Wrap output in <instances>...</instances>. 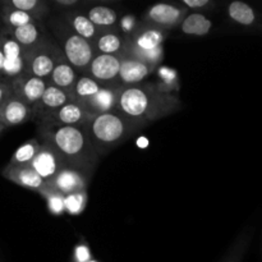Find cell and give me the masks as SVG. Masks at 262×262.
Segmentation results:
<instances>
[{
    "label": "cell",
    "mask_w": 262,
    "mask_h": 262,
    "mask_svg": "<svg viewBox=\"0 0 262 262\" xmlns=\"http://www.w3.org/2000/svg\"><path fill=\"white\" fill-rule=\"evenodd\" d=\"M182 107L183 102L177 94L166 91L154 82H142L122 89L115 110L147 127L156 120L179 112Z\"/></svg>",
    "instance_id": "1"
},
{
    "label": "cell",
    "mask_w": 262,
    "mask_h": 262,
    "mask_svg": "<svg viewBox=\"0 0 262 262\" xmlns=\"http://www.w3.org/2000/svg\"><path fill=\"white\" fill-rule=\"evenodd\" d=\"M36 132L38 140L53 146L68 166L94 174L100 155L95 150L86 128L41 123L36 127Z\"/></svg>",
    "instance_id": "2"
},
{
    "label": "cell",
    "mask_w": 262,
    "mask_h": 262,
    "mask_svg": "<svg viewBox=\"0 0 262 262\" xmlns=\"http://www.w3.org/2000/svg\"><path fill=\"white\" fill-rule=\"evenodd\" d=\"M84 128L95 150L101 158L123 145L136 133L143 129L145 125L129 119L118 110H113L105 114L95 115Z\"/></svg>",
    "instance_id": "3"
},
{
    "label": "cell",
    "mask_w": 262,
    "mask_h": 262,
    "mask_svg": "<svg viewBox=\"0 0 262 262\" xmlns=\"http://www.w3.org/2000/svg\"><path fill=\"white\" fill-rule=\"evenodd\" d=\"M48 28L69 63L79 73H83L96 55L94 43L74 32L60 15L51 17L48 22Z\"/></svg>",
    "instance_id": "4"
},
{
    "label": "cell",
    "mask_w": 262,
    "mask_h": 262,
    "mask_svg": "<svg viewBox=\"0 0 262 262\" xmlns=\"http://www.w3.org/2000/svg\"><path fill=\"white\" fill-rule=\"evenodd\" d=\"M169 31L142 22L127 37V46L123 55H129L143 63L158 67L164 59V41Z\"/></svg>",
    "instance_id": "5"
},
{
    "label": "cell",
    "mask_w": 262,
    "mask_h": 262,
    "mask_svg": "<svg viewBox=\"0 0 262 262\" xmlns=\"http://www.w3.org/2000/svg\"><path fill=\"white\" fill-rule=\"evenodd\" d=\"M0 45L5 55L4 79H13L28 74V51L19 45L7 27L0 28Z\"/></svg>",
    "instance_id": "6"
},
{
    "label": "cell",
    "mask_w": 262,
    "mask_h": 262,
    "mask_svg": "<svg viewBox=\"0 0 262 262\" xmlns=\"http://www.w3.org/2000/svg\"><path fill=\"white\" fill-rule=\"evenodd\" d=\"M61 54L53 37L28 51V74L49 81L56 60Z\"/></svg>",
    "instance_id": "7"
},
{
    "label": "cell",
    "mask_w": 262,
    "mask_h": 262,
    "mask_svg": "<svg viewBox=\"0 0 262 262\" xmlns=\"http://www.w3.org/2000/svg\"><path fill=\"white\" fill-rule=\"evenodd\" d=\"M187 8L182 4H169V3H159L147 9L143 22L160 27L163 30L181 27L187 17Z\"/></svg>",
    "instance_id": "8"
},
{
    "label": "cell",
    "mask_w": 262,
    "mask_h": 262,
    "mask_svg": "<svg viewBox=\"0 0 262 262\" xmlns=\"http://www.w3.org/2000/svg\"><path fill=\"white\" fill-rule=\"evenodd\" d=\"M31 166L40 174L46 183H50L63 169L68 168V164L53 146L46 142H41L40 150L33 159Z\"/></svg>",
    "instance_id": "9"
},
{
    "label": "cell",
    "mask_w": 262,
    "mask_h": 262,
    "mask_svg": "<svg viewBox=\"0 0 262 262\" xmlns=\"http://www.w3.org/2000/svg\"><path fill=\"white\" fill-rule=\"evenodd\" d=\"M120 61L122 56L96 54L83 73L102 86H115V81L120 71Z\"/></svg>",
    "instance_id": "10"
},
{
    "label": "cell",
    "mask_w": 262,
    "mask_h": 262,
    "mask_svg": "<svg viewBox=\"0 0 262 262\" xmlns=\"http://www.w3.org/2000/svg\"><path fill=\"white\" fill-rule=\"evenodd\" d=\"M155 66L143 63V61L138 60L133 56L122 55L120 71L119 74H118L117 81H115V86L124 89V87L142 83L150 74L155 72Z\"/></svg>",
    "instance_id": "11"
},
{
    "label": "cell",
    "mask_w": 262,
    "mask_h": 262,
    "mask_svg": "<svg viewBox=\"0 0 262 262\" xmlns=\"http://www.w3.org/2000/svg\"><path fill=\"white\" fill-rule=\"evenodd\" d=\"M71 101H73V100H72L69 92L49 83L40 101L33 107V113H35L33 114V122L36 124L45 122L53 113H55L56 110H59Z\"/></svg>",
    "instance_id": "12"
},
{
    "label": "cell",
    "mask_w": 262,
    "mask_h": 262,
    "mask_svg": "<svg viewBox=\"0 0 262 262\" xmlns=\"http://www.w3.org/2000/svg\"><path fill=\"white\" fill-rule=\"evenodd\" d=\"M10 84H12L13 94L15 97L25 101L30 106L35 107L42 97L46 87L49 86V82L32 74H25V76L13 79Z\"/></svg>",
    "instance_id": "13"
},
{
    "label": "cell",
    "mask_w": 262,
    "mask_h": 262,
    "mask_svg": "<svg viewBox=\"0 0 262 262\" xmlns=\"http://www.w3.org/2000/svg\"><path fill=\"white\" fill-rule=\"evenodd\" d=\"M91 178V173L68 166V168L63 169L54 181L48 183V186L67 196V194L74 193V192L87 191V186H89Z\"/></svg>",
    "instance_id": "14"
},
{
    "label": "cell",
    "mask_w": 262,
    "mask_h": 262,
    "mask_svg": "<svg viewBox=\"0 0 262 262\" xmlns=\"http://www.w3.org/2000/svg\"><path fill=\"white\" fill-rule=\"evenodd\" d=\"M2 176L17 186L37 192L38 194L48 186V183L31 165H9L7 164L3 168Z\"/></svg>",
    "instance_id": "15"
},
{
    "label": "cell",
    "mask_w": 262,
    "mask_h": 262,
    "mask_svg": "<svg viewBox=\"0 0 262 262\" xmlns=\"http://www.w3.org/2000/svg\"><path fill=\"white\" fill-rule=\"evenodd\" d=\"M8 30L15 38V41L27 51L32 50L36 46L41 45L46 40L53 37L49 32L48 26L41 20H36V22L18 28H8Z\"/></svg>",
    "instance_id": "16"
},
{
    "label": "cell",
    "mask_w": 262,
    "mask_h": 262,
    "mask_svg": "<svg viewBox=\"0 0 262 262\" xmlns=\"http://www.w3.org/2000/svg\"><path fill=\"white\" fill-rule=\"evenodd\" d=\"M33 107L14 95L0 105V120L7 128L25 124L30 120L33 122Z\"/></svg>",
    "instance_id": "17"
},
{
    "label": "cell",
    "mask_w": 262,
    "mask_h": 262,
    "mask_svg": "<svg viewBox=\"0 0 262 262\" xmlns=\"http://www.w3.org/2000/svg\"><path fill=\"white\" fill-rule=\"evenodd\" d=\"M94 117L95 115H92L89 110L84 109L79 102L71 101L67 105H64L63 107H60L59 110H56L55 113H53V114L42 123L84 127V125H86Z\"/></svg>",
    "instance_id": "18"
},
{
    "label": "cell",
    "mask_w": 262,
    "mask_h": 262,
    "mask_svg": "<svg viewBox=\"0 0 262 262\" xmlns=\"http://www.w3.org/2000/svg\"><path fill=\"white\" fill-rule=\"evenodd\" d=\"M122 87L118 86H104L97 94L91 96L90 99L79 101V104L89 110L92 115L105 114L115 110L119 100Z\"/></svg>",
    "instance_id": "19"
},
{
    "label": "cell",
    "mask_w": 262,
    "mask_h": 262,
    "mask_svg": "<svg viewBox=\"0 0 262 262\" xmlns=\"http://www.w3.org/2000/svg\"><path fill=\"white\" fill-rule=\"evenodd\" d=\"M127 46V37L122 31L115 28L100 30L96 40L94 41V48L96 54H107V55L122 56Z\"/></svg>",
    "instance_id": "20"
},
{
    "label": "cell",
    "mask_w": 262,
    "mask_h": 262,
    "mask_svg": "<svg viewBox=\"0 0 262 262\" xmlns=\"http://www.w3.org/2000/svg\"><path fill=\"white\" fill-rule=\"evenodd\" d=\"M79 72L69 63L68 59L66 58V55L61 51L48 82L53 84V86L58 87V89H61L72 94V90H73L74 84H76Z\"/></svg>",
    "instance_id": "21"
},
{
    "label": "cell",
    "mask_w": 262,
    "mask_h": 262,
    "mask_svg": "<svg viewBox=\"0 0 262 262\" xmlns=\"http://www.w3.org/2000/svg\"><path fill=\"white\" fill-rule=\"evenodd\" d=\"M59 15L68 23L69 27H71L74 32L78 33V35L81 36V37H83L84 40L94 43L97 35L100 33V30L91 22V19L86 15V13L81 12L79 9H76L71 10V12L60 13Z\"/></svg>",
    "instance_id": "22"
},
{
    "label": "cell",
    "mask_w": 262,
    "mask_h": 262,
    "mask_svg": "<svg viewBox=\"0 0 262 262\" xmlns=\"http://www.w3.org/2000/svg\"><path fill=\"white\" fill-rule=\"evenodd\" d=\"M0 3L7 7L22 10L41 22H43L51 12L50 3L46 0H0Z\"/></svg>",
    "instance_id": "23"
},
{
    "label": "cell",
    "mask_w": 262,
    "mask_h": 262,
    "mask_svg": "<svg viewBox=\"0 0 262 262\" xmlns=\"http://www.w3.org/2000/svg\"><path fill=\"white\" fill-rule=\"evenodd\" d=\"M84 13L99 30L117 27L118 15L113 8L106 7V5H94L84 10Z\"/></svg>",
    "instance_id": "24"
},
{
    "label": "cell",
    "mask_w": 262,
    "mask_h": 262,
    "mask_svg": "<svg viewBox=\"0 0 262 262\" xmlns=\"http://www.w3.org/2000/svg\"><path fill=\"white\" fill-rule=\"evenodd\" d=\"M212 22L202 13H192L187 15L181 25V31L189 36H205L211 31Z\"/></svg>",
    "instance_id": "25"
},
{
    "label": "cell",
    "mask_w": 262,
    "mask_h": 262,
    "mask_svg": "<svg viewBox=\"0 0 262 262\" xmlns=\"http://www.w3.org/2000/svg\"><path fill=\"white\" fill-rule=\"evenodd\" d=\"M102 87H104L102 84H100L99 82L95 81L90 76L84 73H79L76 84H74L73 90H72V100L76 102L83 101V100L90 99L95 94H97Z\"/></svg>",
    "instance_id": "26"
},
{
    "label": "cell",
    "mask_w": 262,
    "mask_h": 262,
    "mask_svg": "<svg viewBox=\"0 0 262 262\" xmlns=\"http://www.w3.org/2000/svg\"><path fill=\"white\" fill-rule=\"evenodd\" d=\"M0 19H2L3 27L7 28H18L37 20L32 15L27 14L22 10L7 7L2 3H0Z\"/></svg>",
    "instance_id": "27"
},
{
    "label": "cell",
    "mask_w": 262,
    "mask_h": 262,
    "mask_svg": "<svg viewBox=\"0 0 262 262\" xmlns=\"http://www.w3.org/2000/svg\"><path fill=\"white\" fill-rule=\"evenodd\" d=\"M40 146L41 142L37 137L26 141L14 151L8 164L9 165H31L40 150Z\"/></svg>",
    "instance_id": "28"
},
{
    "label": "cell",
    "mask_w": 262,
    "mask_h": 262,
    "mask_svg": "<svg viewBox=\"0 0 262 262\" xmlns=\"http://www.w3.org/2000/svg\"><path fill=\"white\" fill-rule=\"evenodd\" d=\"M228 15L233 22L241 26L253 25L256 19L255 10L243 2H233L228 5Z\"/></svg>",
    "instance_id": "29"
},
{
    "label": "cell",
    "mask_w": 262,
    "mask_h": 262,
    "mask_svg": "<svg viewBox=\"0 0 262 262\" xmlns=\"http://www.w3.org/2000/svg\"><path fill=\"white\" fill-rule=\"evenodd\" d=\"M40 196L48 204V210L51 215H54V216H60V215L66 214V205H64V197L66 196L61 194L60 192L46 186L43 188V191L40 193Z\"/></svg>",
    "instance_id": "30"
},
{
    "label": "cell",
    "mask_w": 262,
    "mask_h": 262,
    "mask_svg": "<svg viewBox=\"0 0 262 262\" xmlns=\"http://www.w3.org/2000/svg\"><path fill=\"white\" fill-rule=\"evenodd\" d=\"M87 200H89V194L87 191L74 192V193L67 194L64 197V205H66V214L73 215H81L83 210L86 209Z\"/></svg>",
    "instance_id": "31"
},
{
    "label": "cell",
    "mask_w": 262,
    "mask_h": 262,
    "mask_svg": "<svg viewBox=\"0 0 262 262\" xmlns=\"http://www.w3.org/2000/svg\"><path fill=\"white\" fill-rule=\"evenodd\" d=\"M246 247H247V242L245 241V237L241 235L234 245L228 250L225 256L223 257L222 262H242L243 255H245Z\"/></svg>",
    "instance_id": "32"
},
{
    "label": "cell",
    "mask_w": 262,
    "mask_h": 262,
    "mask_svg": "<svg viewBox=\"0 0 262 262\" xmlns=\"http://www.w3.org/2000/svg\"><path fill=\"white\" fill-rule=\"evenodd\" d=\"M49 3H50L51 9L59 10L60 13L76 10L78 9V7H81L83 4L82 0H51Z\"/></svg>",
    "instance_id": "33"
},
{
    "label": "cell",
    "mask_w": 262,
    "mask_h": 262,
    "mask_svg": "<svg viewBox=\"0 0 262 262\" xmlns=\"http://www.w3.org/2000/svg\"><path fill=\"white\" fill-rule=\"evenodd\" d=\"M181 4L187 9L193 10H210L215 8V3L211 0H182Z\"/></svg>",
    "instance_id": "34"
},
{
    "label": "cell",
    "mask_w": 262,
    "mask_h": 262,
    "mask_svg": "<svg viewBox=\"0 0 262 262\" xmlns=\"http://www.w3.org/2000/svg\"><path fill=\"white\" fill-rule=\"evenodd\" d=\"M90 260H92V255L87 243L81 242L77 245L73 252V262H89Z\"/></svg>",
    "instance_id": "35"
},
{
    "label": "cell",
    "mask_w": 262,
    "mask_h": 262,
    "mask_svg": "<svg viewBox=\"0 0 262 262\" xmlns=\"http://www.w3.org/2000/svg\"><path fill=\"white\" fill-rule=\"evenodd\" d=\"M13 89L9 81L0 78V105L4 104L9 97L13 96Z\"/></svg>",
    "instance_id": "36"
},
{
    "label": "cell",
    "mask_w": 262,
    "mask_h": 262,
    "mask_svg": "<svg viewBox=\"0 0 262 262\" xmlns=\"http://www.w3.org/2000/svg\"><path fill=\"white\" fill-rule=\"evenodd\" d=\"M4 68H5V55L3 51L2 45H0V78L4 79Z\"/></svg>",
    "instance_id": "37"
},
{
    "label": "cell",
    "mask_w": 262,
    "mask_h": 262,
    "mask_svg": "<svg viewBox=\"0 0 262 262\" xmlns=\"http://www.w3.org/2000/svg\"><path fill=\"white\" fill-rule=\"evenodd\" d=\"M4 129H7V127H5V125L2 123V120H0V133H3V130Z\"/></svg>",
    "instance_id": "38"
},
{
    "label": "cell",
    "mask_w": 262,
    "mask_h": 262,
    "mask_svg": "<svg viewBox=\"0 0 262 262\" xmlns=\"http://www.w3.org/2000/svg\"><path fill=\"white\" fill-rule=\"evenodd\" d=\"M89 262H99V261H96V260H95V258H92V260H90Z\"/></svg>",
    "instance_id": "39"
},
{
    "label": "cell",
    "mask_w": 262,
    "mask_h": 262,
    "mask_svg": "<svg viewBox=\"0 0 262 262\" xmlns=\"http://www.w3.org/2000/svg\"><path fill=\"white\" fill-rule=\"evenodd\" d=\"M0 28H2V19H0Z\"/></svg>",
    "instance_id": "40"
}]
</instances>
